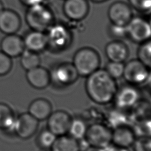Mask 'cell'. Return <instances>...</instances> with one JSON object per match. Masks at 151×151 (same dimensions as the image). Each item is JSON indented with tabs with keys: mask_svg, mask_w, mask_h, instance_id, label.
<instances>
[{
	"mask_svg": "<svg viewBox=\"0 0 151 151\" xmlns=\"http://www.w3.org/2000/svg\"><path fill=\"white\" fill-rule=\"evenodd\" d=\"M117 88L115 80L105 70L98 69L87 76V94L97 104H107L113 101Z\"/></svg>",
	"mask_w": 151,
	"mask_h": 151,
	"instance_id": "obj_1",
	"label": "cell"
},
{
	"mask_svg": "<svg viewBox=\"0 0 151 151\" xmlns=\"http://www.w3.org/2000/svg\"><path fill=\"white\" fill-rule=\"evenodd\" d=\"M100 62V57L95 50L84 47L75 54L73 65L78 75L87 77L99 69Z\"/></svg>",
	"mask_w": 151,
	"mask_h": 151,
	"instance_id": "obj_2",
	"label": "cell"
},
{
	"mask_svg": "<svg viewBox=\"0 0 151 151\" xmlns=\"http://www.w3.org/2000/svg\"><path fill=\"white\" fill-rule=\"evenodd\" d=\"M25 20L32 30L44 32L52 25L54 16L48 8L40 4L28 7Z\"/></svg>",
	"mask_w": 151,
	"mask_h": 151,
	"instance_id": "obj_3",
	"label": "cell"
},
{
	"mask_svg": "<svg viewBox=\"0 0 151 151\" xmlns=\"http://www.w3.org/2000/svg\"><path fill=\"white\" fill-rule=\"evenodd\" d=\"M88 146L105 149L111 144L112 129L101 123H94L87 127L84 139Z\"/></svg>",
	"mask_w": 151,
	"mask_h": 151,
	"instance_id": "obj_4",
	"label": "cell"
},
{
	"mask_svg": "<svg viewBox=\"0 0 151 151\" xmlns=\"http://www.w3.org/2000/svg\"><path fill=\"white\" fill-rule=\"evenodd\" d=\"M123 77L128 84L139 85L150 78V72L147 67L139 60H132L124 65Z\"/></svg>",
	"mask_w": 151,
	"mask_h": 151,
	"instance_id": "obj_5",
	"label": "cell"
},
{
	"mask_svg": "<svg viewBox=\"0 0 151 151\" xmlns=\"http://www.w3.org/2000/svg\"><path fill=\"white\" fill-rule=\"evenodd\" d=\"M140 93L136 86L128 84L117 88L113 101L115 106L129 110L140 100Z\"/></svg>",
	"mask_w": 151,
	"mask_h": 151,
	"instance_id": "obj_6",
	"label": "cell"
},
{
	"mask_svg": "<svg viewBox=\"0 0 151 151\" xmlns=\"http://www.w3.org/2000/svg\"><path fill=\"white\" fill-rule=\"evenodd\" d=\"M47 119V129L56 136L68 134L73 117L66 111L58 110L51 113Z\"/></svg>",
	"mask_w": 151,
	"mask_h": 151,
	"instance_id": "obj_7",
	"label": "cell"
},
{
	"mask_svg": "<svg viewBox=\"0 0 151 151\" xmlns=\"http://www.w3.org/2000/svg\"><path fill=\"white\" fill-rule=\"evenodd\" d=\"M127 35L133 41L144 42L151 35L150 23L140 17L132 18L126 25Z\"/></svg>",
	"mask_w": 151,
	"mask_h": 151,
	"instance_id": "obj_8",
	"label": "cell"
},
{
	"mask_svg": "<svg viewBox=\"0 0 151 151\" xmlns=\"http://www.w3.org/2000/svg\"><path fill=\"white\" fill-rule=\"evenodd\" d=\"M38 126L39 121L27 112L16 117L13 130L19 137L27 139L36 133Z\"/></svg>",
	"mask_w": 151,
	"mask_h": 151,
	"instance_id": "obj_9",
	"label": "cell"
},
{
	"mask_svg": "<svg viewBox=\"0 0 151 151\" xmlns=\"http://www.w3.org/2000/svg\"><path fill=\"white\" fill-rule=\"evenodd\" d=\"M50 74L51 80L58 86H66L72 84L78 74L73 65L70 63L61 64L56 66Z\"/></svg>",
	"mask_w": 151,
	"mask_h": 151,
	"instance_id": "obj_10",
	"label": "cell"
},
{
	"mask_svg": "<svg viewBox=\"0 0 151 151\" xmlns=\"http://www.w3.org/2000/svg\"><path fill=\"white\" fill-rule=\"evenodd\" d=\"M108 16L112 24L120 26H126L133 18L130 6L121 1L114 2L110 5Z\"/></svg>",
	"mask_w": 151,
	"mask_h": 151,
	"instance_id": "obj_11",
	"label": "cell"
},
{
	"mask_svg": "<svg viewBox=\"0 0 151 151\" xmlns=\"http://www.w3.org/2000/svg\"><path fill=\"white\" fill-rule=\"evenodd\" d=\"M48 45L55 49H61L70 42V35L67 28L61 24L52 25L47 34Z\"/></svg>",
	"mask_w": 151,
	"mask_h": 151,
	"instance_id": "obj_12",
	"label": "cell"
},
{
	"mask_svg": "<svg viewBox=\"0 0 151 151\" xmlns=\"http://www.w3.org/2000/svg\"><path fill=\"white\" fill-rule=\"evenodd\" d=\"M1 51L10 58L20 56L25 50L23 38L16 34L4 37L0 44Z\"/></svg>",
	"mask_w": 151,
	"mask_h": 151,
	"instance_id": "obj_13",
	"label": "cell"
},
{
	"mask_svg": "<svg viewBox=\"0 0 151 151\" xmlns=\"http://www.w3.org/2000/svg\"><path fill=\"white\" fill-rule=\"evenodd\" d=\"M21 25L19 15L14 10L4 9L0 13V31L6 35L16 34Z\"/></svg>",
	"mask_w": 151,
	"mask_h": 151,
	"instance_id": "obj_14",
	"label": "cell"
},
{
	"mask_svg": "<svg viewBox=\"0 0 151 151\" xmlns=\"http://www.w3.org/2000/svg\"><path fill=\"white\" fill-rule=\"evenodd\" d=\"M63 10L65 15L69 19L80 21L84 19L88 14L89 6L87 0H65Z\"/></svg>",
	"mask_w": 151,
	"mask_h": 151,
	"instance_id": "obj_15",
	"label": "cell"
},
{
	"mask_svg": "<svg viewBox=\"0 0 151 151\" xmlns=\"http://www.w3.org/2000/svg\"><path fill=\"white\" fill-rule=\"evenodd\" d=\"M136 134L129 124L117 126L112 130L111 143L120 147L129 148L136 139Z\"/></svg>",
	"mask_w": 151,
	"mask_h": 151,
	"instance_id": "obj_16",
	"label": "cell"
},
{
	"mask_svg": "<svg viewBox=\"0 0 151 151\" xmlns=\"http://www.w3.org/2000/svg\"><path fill=\"white\" fill-rule=\"evenodd\" d=\"M26 78L32 87L40 90L47 87L51 81L50 73L40 66L27 71Z\"/></svg>",
	"mask_w": 151,
	"mask_h": 151,
	"instance_id": "obj_17",
	"label": "cell"
},
{
	"mask_svg": "<svg viewBox=\"0 0 151 151\" xmlns=\"http://www.w3.org/2000/svg\"><path fill=\"white\" fill-rule=\"evenodd\" d=\"M23 40L25 49L35 52L44 50L48 45L47 34L41 31L32 30L25 35Z\"/></svg>",
	"mask_w": 151,
	"mask_h": 151,
	"instance_id": "obj_18",
	"label": "cell"
},
{
	"mask_svg": "<svg viewBox=\"0 0 151 151\" xmlns=\"http://www.w3.org/2000/svg\"><path fill=\"white\" fill-rule=\"evenodd\" d=\"M52 105L47 99L38 98L34 100L28 107V113L38 121L47 119L52 112Z\"/></svg>",
	"mask_w": 151,
	"mask_h": 151,
	"instance_id": "obj_19",
	"label": "cell"
},
{
	"mask_svg": "<svg viewBox=\"0 0 151 151\" xmlns=\"http://www.w3.org/2000/svg\"><path fill=\"white\" fill-rule=\"evenodd\" d=\"M105 52L110 61L123 63L128 56V49L126 45L120 41H113L106 47Z\"/></svg>",
	"mask_w": 151,
	"mask_h": 151,
	"instance_id": "obj_20",
	"label": "cell"
},
{
	"mask_svg": "<svg viewBox=\"0 0 151 151\" xmlns=\"http://www.w3.org/2000/svg\"><path fill=\"white\" fill-rule=\"evenodd\" d=\"M51 151H81L78 140L68 134L57 136L50 149Z\"/></svg>",
	"mask_w": 151,
	"mask_h": 151,
	"instance_id": "obj_21",
	"label": "cell"
},
{
	"mask_svg": "<svg viewBox=\"0 0 151 151\" xmlns=\"http://www.w3.org/2000/svg\"><path fill=\"white\" fill-rule=\"evenodd\" d=\"M127 109L119 108L114 106V108L110 111L108 115V120L111 127L113 129L122 125L130 124L132 122V113L127 114Z\"/></svg>",
	"mask_w": 151,
	"mask_h": 151,
	"instance_id": "obj_22",
	"label": "cell"
},
{
	"mask_svg": "<svg viewBox=\"0 0 151 151\" xmlns=\"http://www.w3.org/2000/svg\"><path fill=\"white\" fill-rule=\"evenodd\" d=\"M15 119L13 110L8 104L0 103V129L5 131L13 130Z\"/></svg>",
	"mask_w": 151,
	"mask_h": 151,
	"instance_id": "obj_23",
	"label": "cell"
},
{
	"mask_svg": "<svg viewBox=\"0 0 151 151\" xmlns=\"http://www.w3.org/2000/svg\"><path fill=\"white\" fill-rule=\"evenodd\" d=\"M87 127L83 120L79 118H73L68 134L78 141L84 139Z\"/></svg>",
	"mask_w": 151,
	"mask_h": 151,
	"instance_id": "obj_24",
	"label": "cell"
},
{
	"mask_svg": "<svg viewBox=\"0 0 151 151\" xmlns=\"http://www.w3.org/2000/svg\"><path fill=\"white\" fill-rule=\"evenodd\" d=\"M20 56L21 65L27 71L40 66V58L37 52L25 49Z\"/></svg>",
	"mask_w": 151,
	"mask_h": 151,
	"instance_id": "obj_25",
	"label": "cell"
},
{
	"mask_svg": "<svg viewBox=\"0 0 151 151\" xmlns=\"http://www.w3.org/2000/svg\"><path fill=\"white\" fill-rule=\"evenodd\" d=\"M57 137L47 128L40 132L37 138L38 143L42 149H50Z\"/></svg>",
	"mask_w": 151,
	"mask_h": 151,
	"instance_id": "obj_26",
	"label": "cell"
},
{
	"mask_svg": "<svg viewBox=\"0 0 151 151\" xmlns=\"http://www.w3.org/2000/svg\"><path fill=\"white\" fill-rule=\"evenodd\" d=\"M138 60L146 67L151 64V44L149 40L142 42L138 51Z\"/></svg>",
	"mask_w": 151,
	"mask_h": 151,
	"instance_id": "obj_27",
	"label": "cell"
},
{
	"mask_svg": "<svg viewBox=\"0 0 151 151\" xmlns=\"http://www.w3.org/2000/svg\"><path fill=\"white\" fill-rule=\"evenodd\" d=\"M124 65L121 62L110 61L106 65V71L114 80L123 77Z\"/></svg>",
	"mask_w": 151,
	"mask_h": 151,
	"instance_id": "obj_28",
	"label": "cell"
},
{
	"mask_svg": "<svg viewBox=\"0 0 151 151\" xmlns=\"http://www.w3.org/2000/svg\"><path fill=\"white\" fill-rule=\"evenodd\" d=\"M134 151H151L150 136L139 137L136 139L133 145Z\"/></svg>",
	"mask_w": 151,
	"mask_h": 151,
	"instance_id": "obj_29",
	"label": "cell"
},
{
	"mask_svg": "<svg viewBox=\"0 0 151 151\" xmlns=\"http://www.w3.org/2000/svg\"><path fill=\"white\" fill-rule=\"evenodd\" d=\"M12 66L11 58L0 50V76L7 74L11 71Z\"/></svg>",
	"mask_w": 151,
	"mask_h": 151,
	"instance_id": "obj_30",
	"label": "cell"
},
{
	"mask_svg": "<svg viewBox=\"0 0 151 151\" xmlns=\"http://www.w3.org/2000/svg\"><path fill=\"white\" fill-rule=\"evenodd\" d=\"M130 5L135 9L140 11H150L151 0H129Z\"/></svg>",
	"mask_w": 151,
	"mask_h": 151,
	"instance_id": "obj_31",
	"label": "cell"
},
{
	"mask_svg": "<svg viewBox=\"0 0 151 151\" xmlns=\"http://www.w3.org/2000/svg\"><path fill=\"white\" fill-rule=\"evenodd\" d=\"M110 32L112 35L119 38L127 36L126 26H120L112 24L110 27Z\"/></svg>",
	"mask_w": 151,
	"mask_h": 151,
	"instance_id": "obj_32",
	"label": "cell"
},
{
	"mask_svg": "<svg viewBox=\"0 0 151 151\" xmlns=\"http://www.w3.org/2000/svg\"><path fill=\"white\" fill-rule=\"evenodd\" d=\"M19 1L24 5L31 7L40 4H42L43 0H19Z\"/></svg>",
	"mask_w": 151,
	"mask_h": 151,
	"instance_id": "obj_33",
	"label": "cell"
},
{
	"mask_svg": "<svg viewBox=\"0 0 151 151\" xmlns=\"http://www.w3.org/2000/svg\"><path fill=\"white\" fill-rule=\"evenodd\" d=\"M105 151H130V150H129L128 148L118 146L111 143L106 148H105Z\"/></svg>",
	"mask_w": 151,
	"mask_h": 151,
	"instance_id": "obj_34",
	"label": "cell"
},
{
	"mask_svg": "<svg viewBox=\"0 0 151 151\" xmlns=\"http://www.w3.org/2000/svg\"><path fill=\"white\" fill-rule=\"evenodd\" d=\"M84 151H105V149L94 147L92 146H88L85 148Z\"/></svg>",
	"mask_w": 151,
	"mask_h": 151,
	"instance_id": "obj_35",
	"label": "cell"
},
{
	"mask_svg": "<svg viewBox=\"0 0 151 151\" xmlns=\"http://www.w3.org/2000/svg\"><path fill=\"white\" fill-rule=\"evenodd\" d=\"M5 9L4 8V4L3 2L0 0V13Z\"/></svg>",
	"mask_w": 151,
	"mask_h": 151,
	"instance_id": "obj_36",
	"label": "cell"
},
{
	"mask_svg": "<svg viewBox=\"0 0 151 151\" xmlns=\"http://www.w3.org/2000/svg\"><path fill=\"white\" fill-rule=\"evenodd\" d=\"M94 2H103V1H106L107 0H91Z\"/></svg>",
	"mask_w": 151,
	"mask_h": 151,
	"instance_id": "obj_37",
	"label": "cell"
},
{
	"mask_svg": "<svg viewBox=\"0 0 151 151\" xmlns=\"http://www.w3.org/2000/svg\"><path fill=\"white\" fill-rule=\"evenodd\" d=\"M41 151H51V150H50V149H43V150H42Z\"/></svg>",
	"mask_w": 151,
	"mask_h": 151,
	"instance_id": "obj_38",
	"label": "cell"
}]
</instances>
